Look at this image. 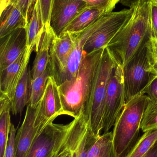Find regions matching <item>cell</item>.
<instances>
[{
    "label": "cell",
    "instance_id": "1",
    "mask_svg": "<svg viewBox=\"0 0 157 157\" xmlns=\"http://www.w3.org/2000/svg\"><path fill=\"white\" fill-rule=\"evenodd\" d=\"M105 48L85 52L75 77L58 86L64 115L75 119L84 111Z\"/></svg>",
    "mask_w": 157,
    "mask_h": 157
},
{
    "label": "cell",
    "instance_id": "2",
    "mask_svg": "<svg viewBox=\"0 0 157 157\" xmlns=\"http://www.w3.org/2000/svg\"><path fill=\"white\" fill-rule=\"evenodd\" d=\"M130 8V17L107 46L122 67L150 36L148 0H139Z\"/></svg>",
    "mask_w": 157,
    "mask_h": 157
},
{
    "label": "cell",
    "instance_id": "3",
    "mask_svg": "<svg viewBox=\"0 0 157 157\" xmlns=\"http://www.w3.org/2000/svg\"><path fill=\"white\" fill-rule=\"evenodd\" d=\"M149 101L148 96L142 93L125 103L112 132L117 157L126 156L140 138L143 116Z\"/></svg>",
    "mask_w": 157,
    "mask_h": 157
},
{
    "label": "cell",
    "instance_id": "4",
    "mask_svg": "<svg viewBox=\"0 0 157 157\" xmlns=\"http://www.w3.org/2000/svg\"><path fill=\"white\" fill-rule=\"evenodd\" d=\"M117 59L106 47L103 52L95 76L89 100L84 113L89 121L94 135H100L103 129V115L107 87Z\"/></svg>",
    "mask_w": 157,
    "mask_h": 157
},
{
    "label": "cell",
    "instance_id": "5",
    "mask_svg": "<svg viewBox=\"0 0 157 157\" xmlns=\"http://www.w3.org/2000/svg\"><path fill=\"white\" fill-rule=\"evenodd\" d=\"M148 39L123 67L126 101L143 93L151 80L152 75L149 71L147 45Z\"/></svg>",
    "mask_w": 157,
    "mask_h": 157
},
{
    "label": "cell",
    "instance_id": "6",
    "mask_svg": "<svg viewBox=\"0 0 157 157\" xmlns=\"http://www.w3.org/2000/svg\"><path fill=\"white\" fill-rule=\"evenodd\" d=\"M126 94L121 64L117 62L107 87L103 115L104 133L109 132L126 103Z\"/></svg>",
    "mask_w": 157,
    "mask_h": 157
},
{
    "label": "cell",
    "instance_id": "7",
    "mask_svg": "<svg viewBox=\"0 0 157 157\" xmlns=\"http://www.w3.org/2000/svg\"><path fill=\"white\" fill-rule=\"evenodd\" d=\"M70 123L65 138L53 157H88L89 120L84 112Z\"/></svg>",
    "mask_w": 157,
    "mask_h": 157
},
{
    "label": "cell",
    "instance_id": "8",
    "mask_svg": "<svg viewBox=\"0 0 157 157\" xmlns=\"http://www.w3.org/2000/svg\"><path fill=\"white\" fill-rule=\"evenodd\" d=\"M131 13L129 8L103 15L100 25L87 41L84 51L89 52L107 47L130 17Z\"/></svg>",
    "mask_w": 157,
    "mask_h": 157
},
{
    "label": "cell",
    "instance_id": "9",
    "mask_svg": "<svg viewBox=\"0 0 157 157\" xmlns=\"http://www.w3.org/2000/svg\"><path fill=\"white\" fill-rule=\"evenodd\" d=\"M70 123H49L33 141L26 157H53L63 141Z\"/></svg>",
    "mask_w": 157,
    "mask_h": 157
},
{
    "label": "cell",
    "instance_id": "10",
    "mask_svg": "<svg viewBox=\"0 0 157 157\" xmlns=\"http://www.w3.org/2000/svg\"><path fill=\"white\" fill-rule=\"evenodd\" d=\"M74 48L73 33L65 32L55 35L51 43L49 65L58 86L65 73L70 56Z\"/></svg>",
    "mask_w": 157,
    "mask_h": 157
},
{
    "label": "cell",
    "instance_id": "11",
    "mask_svg": "<svg viewBox=\"0 0 157 157\" xmlns=\"http://www.w3.org/2000/svg\"><path fill=\"white\" fill-rule=\"evenodd\" d=\"M64 115L58 85L54 77L48 78L44 94L36 109L35 127L45 126L60 115Z\"/></svg>",
    "mask_w": 157,
    "mask_h": 157
},
{
    "label": "cell",
    "instance_id": "12",
    "mask_svg": "<svg viewBox=\"0 0 157 157\" xmlns=\"http://www.w3.org/2000/svg\"><path fill=\"white\" fill-rule=\"evenodd\" d=\"M86 8L83 0H52L49 23L55 35L62 34L72 20Z\"/></svg>",
    "mask_w": 157,
    "mask_h": 157
},
{
    "label": "cell",
    "instance_id": "13",
    "mask_svg": "<svg viewBox=\"0 0 157 157\" xmlns=\"http://www.w3.org/2000/svg\"><path fill=\"white\" fill-rule=\"evenodd\" d=\"M34 50L27 48L13 63L0 71L1 94L6 95L11 103L14 99L18 84L25 69L29 65L30 55Z\"/></svg>",
    "mask_w": 157,
    "mask_h": 157
},
{
    "label": "cell",
    "instance_id": "14",
    "mask_svg": "<svg viewBox=\"0 0 157 157\" xmlns=\"http://www.w3.org/2000/svg\"><path fill=\"white\" fill-rule=\"evenodd\" d=\"M0 71L7 68L26 51L27 45L26 29L19 28L0 39Z\"/></svg>",
    "mask_w": 157,
    "mask_h": 157
},
{
    "label": "cell",
    "instance_id": "15",
    "mask_svg": "<svg viewBox=\"0 0 157 157\" xmlns=\"http://www.w3.org/2000/svg\"><path fill=\"white\" fill-rule=\"evenodd\" d=\"M36 112V109L27 105L23 123L16 134L15 157H26L33 141L46 126L35 127Z\"/></svg>",
    "mask_w": 157,
    "mask_h": 157
},
{
    "label": "cell",
    "instance_id": "16",
    "mask_svg": "<svg viewBox=\"0 0 157 157\" xmlns=\"http://www.w3.org/2000/svg\"><path fill=\"white\" fill-rule=\"evenodd\" d=\"M103 16V15L84 30L78 33H72L73 35L74 40V48L70 56L67 68L60 85L65 81L75 77L81 64L83 55L86 52L84 50L85 45L90 36L100 25Z\"/></svg>",
    "mask_w": 157,
    "mask_h": 157
},
{
    "label": "cell",
    "instance_id": "17",
    "mask_svg": "<svg viewBox=\"0 0 157 157\" xmlns=\"http://www.w3.org/2000/svg\"><path fill=\"white\" fill-rule=\"evenodd\" d=\"M55 36L49 22L45 24L31 70V80L41 75L48 67L49 62L51 43Z\"/></svg>",
    "mask_w": 157,
    "mask_h": 157
},
{
    "label": "cell",
    "instance_id": "18",
    "mask_svg": "<svg viewBox=\"0 0 157 157\" xmlns=\"http://www.w3.org/2000/svg\"><path fill=\"white\" fill-rule=\"evenodd\" d=\"M88 157H117L113 145L112 132L96 136L90 131L88 139Z\"/></svg>",
    "mask_w": 157,
    "mask_h": 157
},
{
    "label": "cell",
    "instance_id": "19",
    "mask_svg": "<svg viewBox=\"0 0 157 157\" xmlns=\"http://www.w3.org/2000/svg\"><path fill=\"white\" fill-rule=\"evenodd\" d=\"M27 22L21 12L12 5L1 12L0 39L19 28H26Z\"/></svg>",
    "mask_w": 157,
    "mask_h": 157
},
{
    "label": "cell",
    "instance_id": "20",
    "mask_svg": "<svg viewBox=\"0 0 157 157\" xmlns=\"http://www.w3.org/2000/svg\"><path fill=\"white\" fill-rule=\"evenodd\" d=\"M44 25L40 0H36L26 28L27 37V48L34 49L36 52L37 50Z\"/></svg>",
    "mask_w": 157,
    "mask_h": 157
},
{
    "label": "cell",
    "instance_id": "21",
    "mask_svg": "<svg viewBox=\"0 0 157 157\" xmlns=\"http://www.w3.org/2000/svg\"><path fill=\"white\" fill-rule=\"evenodd\" d=\"M31 81V71L28 65L18 84L14 99L11 102V111L14 115L21 113L25 106L29 103Z\"/></svg>",
    "mask_w": 157,
    "mask_h": 157
},
{
    "label": "cell",
    "instance_id": "22",
    "mask_svg": "<svg viewBox=\"0 0 157 157\" xmlns=\"http://www.w3.org/2000/svg\"><path fill=\"white\" fill-rule=\"evenodd\" d=\"M11 101L6 95L0 94V157H4L9 139L11 122Z\"/></svg>",
    "mask_w": 157,
    "mask_h": 157
},
{
    "label": "cell",
    "instance_id": "23",
    "mask_svg": "<svg viewBox=\"0 0 157 157\" xmlns=\"http://www.w3.org/2000/svg\"><path fill=\"white\" fill-rule=\"evenodd\" d=\"M108 13L101 9L87 7L72 20L64 32L74 33L80 32L91 25L104 14Z\"/></svg>",
    "mask_w": 157,
    "mask_h": 157
},
{
    "label": "cell",
    "instance_id": "24",
    "mask_svg": "<svg viewBox=\"0 0 157 157\" xmlns=\"http://www.w3.org/2000/svg\"><path fill=\"white\" fill-rule=\"evenodd\" d=\"M157 142V129L144 132L125 157H144Z\"/></svg>",
    "mask_w": 157,
    "mask_h": 157
},
{
    "label": "cell",
    "instance_id": "25",
    "mask_svg": "<svg viewBox=\"0 0 157 157\" xmlns=\"http://www.w3.org/2000/svg\"><path fill=\"white\" fill-rule=\"evenodd\" d=\"M52 76L51 72L48 64L46 70L41 75L31 80L30 85V96L28 105L34 109H37L46 89L47 81Z\"/></svg>",
    "mask_w": 157,
    "mask_h": 157
},
{
    "label": "cell",
    "instance_id": "26",
    "mask_svg": "<svg viewBox=\"0 0 157 157\" xmlns=\"http://www.w3.org/2000/svg\"><path fill=\"white\" fill-rule=\"evenodd\" d=\"M141 129L143 132L157 129V103L149 101L144 113Z\"/></svg>",
    "mask_w": 157,
    "mask_h": 157
},
{
    "label": "cell",
    "instance_id": "27",
    "mask_svg": "<svg viewBox=\"0 0 157 157\" xmlns=\"http://www.w3.org/2000/svg\"><path fill=\"white\" fill-rule=\"evenodd\" d=\"M147 45L149 63V71L153 75H157V39L150 36Z\"/></svg>",
    "mask_w": 157,
    "mask_h": 157
},
{
    "label": "cell",
    "instance_id": "28",
    "mask_svg": "<svg viewBox=\"0 0 157 157\" xmlns=\"http://www.w3.org/2000/svg\"><path fill=\"white\" fill-rule=\"evenodd\" d=\"M88 8L105 10L109 13L112 12L120 0H83Z\"/></svg>",
    "mask_w": 157,
    "mask_h": 157
},
{
    "label": "cell",
    "instance_id": "29",
    "mask_svg": "<svg viewBox=\"0 0 157 157\" xmlns=\"http://www.w3.org/2000/svg\"><path fill=\"white\" fill-rule=\"evenodd\" d=\"M36 0H9V5H12L18 9L23 14L28 23L34 8Z\"/></svg>",
    "mask_w": 157,
    "mask_h": 157
},
{
    "label": "cell",
    "instance_id": "30",
    "mask_svg": "<svg viewBox=\"0 0 157 157\" xmlns=\"http://www.w3.org/2000/svg\"><path fill=\"white\" fill-rule=\"evenodd\" d=\"M150 36L157 39V0H148Z\"/></svg>",
    "mask_w": 157,
    "mask_h": 157
},
{
    "label": "cell",
    "instance_id": "31",
    "mask_svg": "<svg viewBox=\"0 0 157 157\" xmlns=\"http://www.w3.org/2000/svg\"><path fill=\"white\" fill-rule=\"evenodd\" d=\"M143 93L148 96L150 101L157 103V75H152L150 82Z\"/></svg>",
    "mask_w": 157,
    "mask_h": 157
},
{
    "label": "cell",
    "instance_id": "32",
    "mask_svg": "<svg viewBox=\"0 0 157 157\" xmlns=\"http://www.w3.org/2000/svg\"><path fill=\"white\" fill-rule=\"evenodd\" d=\"M16 133V129L15 128L14 124H12L9 139L7 142L4 157H15V140Z\"/></svg>",
    "mask_w": 157,
    "mask_h": 157
},
{
    "label": "cell",
    "instance_id": "33",
    "mask_svg": "<svg viewBox=\"0 0 157 157\" xmlns=\"http://www.w3.org/2000/svg\"><path fill=\"white\" fill-rule=\"evenodd\" d=\"M52 0H40L42 20L44 25L49 22Z\"/></svg>",
    "mask_w": 157,
    "mask_h": 157
},
{
    "label": "cell",
    "instance_id": "34",
    "mask_svg": "<svg viewBox=\"0 0 157 157\" xmlns=\"http://www.w3.org/2000/svg\"><path fill=\"white\" fill-rule=\"evenodd\" d=\"M144 157H157V142Z\"/></svg>",
    "mask_w": 157,
    "mask_h": 157
},
{
    "label": "cell",
    "instance_id": "35",
    "mask_svg": "<svg viewBox=\"0 0 157 157\" xmlns=\"http://www.w3.org/2000/svg\"><path fill=\"white\" fill-rule=\"evenodd\" d=\"M138 1L139 0H120V2L122 5L128 6L130 8L133 4L135 3Z\"/></svg>",
    "mask_w": 157,
    "mask_h": 157
},
{
    "label": "cell",
    "instance_id": "36",
    "mask_svg": "<svg viewBox=\"0 0 157 157\" xmlns=\"http://www.w3.org/2000/svg\"><path fill=\"white\" fill-rule=\"evenodd\" d=\"M8 5H9V0H0L1 12H2Z\"/></svg>",
    "mask_w": 157,
    "mask_h": 157
}]
</instances>
